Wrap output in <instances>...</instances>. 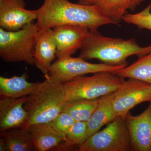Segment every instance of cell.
Wrapping results in <instances>:
<instances>
[{
	"label": "cell",
	"instance_id": "obj_1",
	"mask_svg": "<svg viewBox=\"0 0 151 151\" xmlns=\"http://www.w3.org/2000/svg\"><path fill=\"white\" fill-rule=\"evenodd\" d=\"M38 11L36 23L40 32L62 25L85 27L95 32L102 26L117 25L94 5L74 4L68 0H43Z\"/></svg>",
	"mask_w": 151,
	"mask_h": 151
},
{
	"label": "cell",
	"instance_id": "obj_2",
	"mask_svg": "<svg viewBox=\"0 0 151 151\" xmlns=\"http://www.w3.org/2000/svg\"><path fill=\"white\" fill-rule=\"evenodd\" d=\"M79 57L84 60H99L113 66H127L132 55L139 58L151 52V45L141 47L134 38L124 40L106 37L97 31H89L80 48Z\"/></svg>",
	"mask_w": 151,
	"mask_h": 151
},
{
	"label": "cell",
	"instance_id": "obj_3",
	"mask_svg": "<svg viewBox=\"0 0 151 151\" xmlns=\"http://www.w3.org/2000/svg\"><path fill=\"white\" fill-rule=\"evenodd\" d=\"M66 102L63 84L48 76L40 82L36 89L27 97L24 108L28 118L23 128L41 123H48L62 112Z\"/></svg>",
	"mask_w": 151,
	"mask_h": 151
},
{
	"label": "cell",
	"instance_id": "obj_4",
	"mask_svg": "<svg viewBox=\"0 0 151 151\" xmlns=\"http://www.w3.org/2000/svg\"><path fill=\"white\" fill-rule=\"evenodd\" d=\"M40 32L36 23L33 22L15 31L0 28L2 59L6 62H24L35 65V50Z\"/></svg>",
	"mask_w": 151,
	"mask_h": 151
},
{
	"label": "cell",
	"instance_id": "obj_5",
	"mask_svg": "<svg viewBox=\"0 0 151 151\" xmlns=\"http://www.w3.org/2000/svg\"><path fill=\"white\" fill-rule=\"evenodd\" d=\"M124 78L111 71L98 72L92 76H77L63 84L66 101L98 99L116 91L124 83Z\"/></svg>",
	"mask_w": 151,
	"mask_h": 151
},
{
	"label": "cell",
	"instance_id": "obj_6",
	"mask_svg": "<svg viewBox=\"0 0 151 151\" xmlns=\"http://www.w3.org/2000/svg\"><path fill=\"white\" fill-rule=\"evenodd\" d=\"M79 151H134L125 118L117 117L77 147Z\"/></svg>",
	"mask_w": 151,
	"mask_h": 151
},
{
	"label": "cell",
	"instance_id": "obj_7",
	"mask_svg": "<svg viewBox=\"0 0 151 151\" xmlns=\"http://www.w3.org/2000/svg\"><path fill=\"white\" fill-rule=\"evenodd\" d=\"M125 67L113 66L104 63H90L79 56H67L58 58L52 63L49 76L52 79L63 84L80 76L103 71L115 73Z\"/></svg>",
	"mask_w": 151,
	"mask_h": 151
},
{
	"label": "cell",
	"instance_id": "obj_8",
	"mask_svg": "<svg viewBox=\"0 0 151 151\" xmlns=\"http://www.w3.org/2000/svg\"><path fill=\"white\" fill-rule=\"evenodd\" d=\"M151 101V84L133 78L112 93V104L117 117L125 118L130 110L140 103Z\"/></svg>",
	"mask_w": 151,
	"mask_h": 151
},
{
	"label": "cell",
	"instance_id": "obj_9",
	"mask_svg": "<svg viewBox=\"0 0 151 151\" xmlns=\"http://www.w3.org/2000/svg\"><path fill=\"white\" fill-rule=\"evenodd\" d=\"M38 9H26L24 0H0V27L15 31L37 19Z\"/></svg>",
	"mask_w": 151,
	"mask_h": 151
},
{
	"label": "cell",
	"instance_id": "obj_10",
	"mask_svg": "<svg viewBox=\"0 0 151 151\" xmlns=\"http://www.w3.org/2000/svg\"><path fill=\"white\" fill-rule=\"evenodd\" d=\"M134 151H151V101L138 116L129 112L125 118Z\"/></svg>",
	"mask_w": 151,
	"mask_h": 151
},
{
	"label": "cell",
	"instance_id": "obj_11",
	"mask_svg": "<svg viewBox=\"0 0 151 151\" xmlns=\"http://www.w3.org/2000/svg\"><path fill=\"white\" fill-rule=\"evenodd\" d=\"M52 29L58 58L71 56L80 49L90 31L87 27L80 26H60Z\"/></svg>",
	"mask_w": 151,
	"mask_h": 151
},
{
	"label": "cell",
	"instance_id": "obj_12",
	"mask_svg": "<svg viewBox=\"0 0 151 151\" xmlns=\"http://www.w3.org/2000/svg\"><path fill=\"white\" fill-rule=\"evenodd\" d=\"M26 97L19 98L1 97L0 131L24 127L28 113L24 108Z\"/></svg>",
	"mask_w": 151,
	"mask_h": 151
},
{
	"label": "cell",
	"instance_id": "obj_13",
	"mask_svg": "<svg viewBox=\"0 0 151 151\" xmlns=\"http://www.w3.org/2000/svg\"><path fill=\"white\" fill-rule=\"evenodd\" d=\"M56 52L53 29L40 32L35 50V65L45 77L49 75L52 64L57 57Z\"/></svg>",
	"mask_w": 151,
	"mask_h": 151
},
{
	"label": "cell",
	"instance_id": "obj_14",
	"mask_svg": "<svg viewBox=\"0 0 151 151\" xmlns=\"http://www.w3.org/2000/svg\"><path fill=\"white\" fill-rule=\"evenodd\" d=\"M145 0H78V3L97 6L106 16L118 24L129 11H134Z\"/></svg>",
	"mask_w": 151,
	"mask_h": 151
},
{
	"label": "cell",
	"instance_id": "obj_15",
	"mask_svg": "<svg viewBox=\"0 0 151 151\" xmlns=\"http://www.w3.org/2000/svg\"><path fill=\"white\" fill-rule=\"evenodd\" d=\"M26 129L32 138L35 151L50 150L65 141V135L55 131L48 123L32 124Z\"/></svg>",
	"mask_w": 151,
	"mask_h": 151
},
{
	"label": "cell",
	"instance_id": "obj_16",
	"mask_svg": "<svg viewBox=\"0 0 151 151\" xmlns=\"http://www.w3.org/2000/svg\"><path fill=\"white\" fill-rule=\"evenodd\" d=\"M40 82H30L27 81L25 73L21 76L11 78L0 76V96L1 97L19 98L26 97L36 89Z\"/></svg>",
	"mask_w": 151,
	"mask_h": 151
},
{
	"label": "cell",
	"instance_id": "obj_17",
	"mask_svg": "<svg viewBox=\"0 0 151 151\" xmlns=\"http://www.w3.org/2000/svg\"><path fill=\"white\" fill-rule=\"evenodd\" d=\"M112 93L98 98V104L90 119L86 122L88 138L100 130L117 116L112 104Z\"/></svg>",
	"mask_w": 151,
	"mask_h": 151
},
{
	"label": "cell",
	"instance_id": "obj_18",
	"mask_svg": "<svg viewBox=\"0 0 151 151\" xmlns=\"http://www.w3.org/2000/svg\"><path fill=\"white\" fill-rule=\"evenodd\" d=\"M7 151H35L31 136L26 128H14L1 132Z\"/></svg>",
	"mask_w": 151,
	"mask_h": 151
},
{
	"label": "cell",
	"instance_id": "obj_19",
	"mask_svg": "<svg viewBox=\"0 0 151 151\" xmlns=\"http://www.w3.org/2000/svg\"><path fill=\"white\" fill-rule=\"evenodd\" d=\"M115 73L124 78H133L151 84V52Z\"/></svg>",
	"mask_w": 151,
	"mask_h": 151
},
{
	"label": "cell",
	"instance_id": "obj_20",
	"mask_svg": "<svg viewBox=\"0 0 151 151\" xmlns=\"http://www.w3.org/2000/svg\"><path fill=\"white\" fill-rule=\"evenodd\" d=\"M98 99H79L66 101L63 111L69 114L76 122H87L96 110Z\"/></svg>",
	"mask_w": 151,
	"mask_h": 151
},
{
	"label": "cell",
	"instance_id": "obj_21",
	"mask_svg": "<svg viewBox=\"0 0 151 151\" xmlns=\"http://www.w3.org/2000/svg\"><path fill=\"white\" fill-rule=\"evenodd\" d=\"M88 139L86 122H75L65 134L64 142L72 148L80 145Z\"/></svg>",
	"mask_w": 151,
	"mask_h": 151
},
{
	"label": "cell",
	"instance_id": "obj_22",
	"mask_svg": "<svg viewBox=\"0 0 151 151\" xmlns=\"http://www.w3.org/2000/svg\"><path fill=\"white\" fill-rule=\"evenodd\" d=\"M122 20L139 28L151 30V3L139 12L126 14Z\"/></svg>",
	"mask_w": 151,
	"mask_h": 151
},
{
	"label": "cell",
	"instance_id": "obj_23",
	"mask_svg": "<svg viewBox=\"0 0 151 151\" xmlns=\"http://www.w3.org/2000/svg\"><path fill=\"white\" fill-rule=\"evenodd\" d=\"M75 122L69 114L62 111L48 124L55 131L65 135L67 130Z\"/></svg>",
	"mask_w": 151,
	"mask_h": 151
},
{
	"label": "cell",
	"instance_id": "obj_24",
	"mask_svg": "<svg viewBox=\"0 0 151 151\" xmlns=\"http://www.w3.org/2000/svg\"><path fill=\"white\" fill-rule=\"evenodd\" d=\"M0 151H7L5 142L3 138H0Z\"/></svg>",
	"mask_w": 151,
	"mask_h": 151
}]
</instances>
